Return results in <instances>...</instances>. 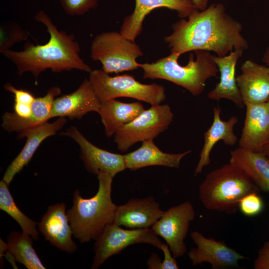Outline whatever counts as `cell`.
<instances>
[{
	"label": "cell",
	"instance_id": "4",
	"mask_svg": "<svg viewBox=\"0 0 269 269\" xmlns=\"http://www.w3.org/2000/svg\"><path fill=\"white\" fill-rule=\"evenodd\" d=\"M260 191L244 170L229 162L206 175L199 186L198 197L208 210L234 214L244 197Z\"/></svg>",
	"mask_w": 269,
	"mask_h": 269
},
{
	"label": "cell",
	"instance_id": "13",
	"mask_svg": "<svg viewBox=\"0 0 269 269\" xmlns=\"http://www.w3.org/2000/svg\"><path fill=\"white\" fill-rule=\"evenodd\" d=\"M158 7L175 10L182 18L188 17L197 10L191 0H135L134 11L124 18L120 33L126 38L135 42L142 30L145 17Z\"/></svg>",
	"mask_w": 269,
	"mask_h": 269
},
{
	"label": "cell",
	"instance_id": "28",
	"mask_svg": "<svg viewBox=\"0 0 269 269\" xmlns=\"http://www.w3.org/2000/svg\"><path fill=\"white\" fill-rule=\"evenodd\" d=\"M28 35L15 22L9 21L0 26V52L10 49L14 44L25 41Z\"/></svg>",
	"mask_w": 269,
	"mask_h": 269
},
{
	"label": "cell",
	"instance_id": "16",
	"mask_svg": "<svg viewBox=\"0 0 269 269\" xmlns=\"http://www.w3.org/2000/svg\"><path fill=\"white\" fill-rule=\"evenodd\" d=\"M164 212L151 196L132 198L126 203L117 206L113 223L129 229L150 228Z\"/></svg>",
	"mask_w": 269,
	"mask_h": 269
},
{
	"label": "cell",
	"instance_id": "14",
	"mask_svg": "<svg viewBox=\"0 0 269 269\" xmlns=\"http://www.w3.org/2000/svg\"><path fill=\"white\" fill-rule=\"evenodd\" d=\"M66 122L64 117H59L53 123L46 122L19 132L17 139L26 137V142L21 151L6 168L2 180L9 185L15 175L27 165L43 140L55 135L63 127Z\"/></svg>",
	"mask_w": 269,
	"mask_h": 269
},
{
	"label": "cell",
	"instance_id": "8",
	"mask_svg": "<svg viewBox=\"0 0 269 269\" xmlns=\"http://www.w3.org/2000/svg\"><path fill=\"white\" fill-rule=\"evenodd\" d=\"M151 106L114 134V142L120 151H128L137 142L153 139L171 124L174 114L169 105Z\"/></svg>",
	"mask_w": 269,
	"mask_h": 269
},
{
	"label": "cell",
	"instance_id": "32",
	"mask_svg": "<svg viewBox=\"0 0 269 269\" xmlns=\"http://www.w3.org/2000/svg\"><path fill=\"white\" fill-rule=\"evenodd\" d=\"M255 269H269V241L265 243L254 261Z\"/></svg>",
	"mask_w": 269,
	"mask_h": 269
},
{
	"label": "cell",
	"instance_id": "5",
	"mask_svg": "<svg viewBox=\"0 0 269 269\" xmlns=\"http://www.w3.org/2000/svg\"><path fill=\"white\" fill-rule=\"evenodd\" d=\"M195 52L196 60L193 54H190L185 66L178 62L180 55L171 53L155 62L139 64V67L143 71L144 79L165 80L184 88L193 96H198L204 91L207 80L217 77L219 70L209 51L200 50Z\"/></svg>",
	"mask_w": 269,
	"mask_h": 269
},
{
	"label": "cell",
	"instance_id": "19",
	"mask_svg": "<svg viewBox=\"0 0 269 269\" xmlns=\"http://www.w3.org/2000/svg\"><path fill=\"white\" fill-rule=\"evenodd\" d=\"M241 71L236 81L244 105L267 102L269 99V67L248 60L242 64Z\"/></svg>",
	"mask_w": 269,
	"mask_h": 269
},
{
	"label": "cell",
	"instance_id": "3",
	"mask_svg": "<svg viewBox=\"0 0 269 269\" xmlns=\"http://www.w3.org/2000/svg\"><path fill=\"white\" fill-rule=\"evenodd\" d=\"M96 194L90 198L81 196L79 190L73 194V205L67 214L73 236L81 244L94 240L108 224L114 222L117 205L111 197L113 177L100 172Z\"/></svg>",
	"mask_w": 269,
	"mask_h": 269
},
{
	"label": "cell",
	"instance_id": "2",
	"mask_svg": "<svg viewBox=\"0 0 269 269\" xmlns=\"http://www.w3.org/2000/svg\"><path fill=\"white\" fill-rule=\"evenodd\" d=\"M35 19L46 27L48 41L42 45L26 42L22 51L9 49L1 53L15 66L19 75L30 72L37 83L39 74L49 69L57 73L74 69L91 72V67L80 56V45L74 34L59 30L42 10Z\"/></svg>",
	"mask_w": 269,
	"mask_h": 269
},
{
	"label": "cell",
	"instance_id": "20",
	"mask_svg": "<svg viewBox=\"0 0 269 269\" xmlns=\"http://www.w3.org/2000/svg\"><path fill=\"white\" fill-rule=\"evenodd\" d=\"M243 51L236 49L231 51L229 55L222 57L213 55L214 61L220 73V80L216 87L208 93L209 99L216 101L225 99L232 102L239 108L244 107L235 76L236 64Z\"/></svg>",
	"mask_w": 269,
	"mask_h": 269
},
{
	"label": "cell",
	"instance_id": "38",
	"mask_svg": "<svg viewBox=\"0 0 269 269\" xmlns=\"http://www.w3.org/2000/svg\"><path fill=\"white\" fill-rule=\"evenodd\" d=\"M263 60L266 64L269 67V47L267 48L266 52L265 53Z\"/></svg>",
	"mask_w": 269,
	"mask_h": 269
},
{
	"label": "cell",
	"instance_id": "26",
	"mask_svg": "<svg viewBox=\"0 0 269 269\" xmlns=\"http://www.w3.org/2000/svg\"><path fill=\"white\" fill-rule=\"evenodd\" d=\"M32 237L22 231H12L7 237V251L16 262L28 269H45L33 247Z\"/></svg>",
	"mask_w": 269,
	"mask_h": 269
},
{
	"label": "cell",
	"instance_id": "33",
	"mask_svg": "<svg viewBox=\"0 0 269 269\" xmlns=\"http://www.w3.org/2000/svg\"><path fill=\"white\" fill-rule=\"evenodd\" d=\"M159 249L164 255L162 269H178L176 258L173 256L168 245L166 243H162Z\"/></svg>",
	"mask_w": 269,
	"mask_h": 269
},
{
	"label": "cell",
	"instance_id": "9",
	"mask_svg": "<svg viewBox=\"0 0 269 269\" xmlns=\"http://www.w3.org/2000/svg\"><path fill=\"white\" fill-rule=\"evenodd\" d=\"M150 228L124 229L112 223L107 225L95 239V256L91 269H98L110 257L128 247L147 244L160 249L162 242Z\"/></svg>",
	"mask_w": 269,
	"mask_h": 269
},
{
	"label": "cell",
	"instance_id": "7",
	"mask_svg": "<svg viewBox=\"0 0 269 269\" xmlns=\"http://www.w3.org/2000/svg\"><path fill=\"white\" fill-rule=\"evenodd\" d=\"M90 55L94 61H99L102 70L109 74L132 71L139 67L136 59L143 55L134 41L116 31L102 32L93 39Z\"/></svg>",
	"mask_w": 269,
	"mask_h": 269
},
{
	"label": "cell",
	"instance_id": "17",
	"mask_svg": "<svg viewBox=\"0 0 269 269\" xmlns=\"http://www.w3.org/2000/svg\"><path fill=\"white\" fill-rule=\"evenodd\" d=\"M101 102L88 79L73 92L56 98L51 109L50 119L67 117L80 119L90 112L98 113Z\"/></svg>",
	"mask_w": 269,
	"mask_h": 269
},
{
	"label": "cell",
	"instance_id": "15",
	"mask_svg": "<svg viewBox=\"0 0 269 269\" xmlns=\"http://www.w3.org/2000/svg\"><path fill=\"white\" fill-rule=\"evenodd\" d=\"M38 226L45 239L60 251L71 254L77 250V246L72 238L73 233L65 203L49 206Z\"/></svg>",
	"mask_w": 269,
	"mask_h": 269
},
{
	"label": "cell",
	"instance_id": "12",
	"mask_svg": "<svg viewBox=\"0 0 269 269\" xmlns=\"http://www.w3.org/2000/svg\"><path fill=\"white\" fill-rule=\"evenodd\" d=\"M72 138L80 148V157L88 172L98 175L100 172L112 177L126 169L124 155L113 153L99 148L90 142L74 126L61 133Z\"/></svg>",
	"mask_w": 269,
	"mask_h": 269
},
{
	"label": "cell",
	"instance_id": "6",
	"mask_svg": "<svg viewBox=\"0 0 269 269\" xmlns=\"http://www.w3.org/2000/svg\"><path fill=\"white\" fill-rule=\"evenodd\" d=\"M89 80L101 103L128 97L153 105L160 104L166 98L163 86L142 84L130 75L110 76L102 69H95L89 73Z\"/></svg>",
	"mask_w": 269,
	"mask_h": 269
},
{
	"label": "cell",
	"instance_id": "23",
	"mask_svg": "<svg viewBox=\"0 0 269 269\" xmlns=\"http://www.w3.org/2000/svg\"><path fill=\"white\" fill-rule=\"evenodd\" d=\"M142 142L138 149L124 155L126 169L135 171L151 166L178 168L181 159L191 152L188 150L180 153H165L154 144L153 139Z\"/></svg>",
	"mask_w": 269,
	"mask_h": 269
},
{
	"label": "cell",
	"instance_id": "34",
	"mask_svg": "<svg viewBox=\"0 0 269 269\" xmlns=\"http://www.w3.org/2000/svg\"><path fill=\"white\" fill-rule=\"evenodd\" d=\"M14 112L18 116L28 118L32 113L31 104L15 102L13 105Z\"/></svg>",
	"mask_w": 269,
	"mask_h": 269
},
{
	"label": "cell",
	"instance_id": "30",
	"mask_svg": "<svg viewBox=\"0 0 269 269\" xmlns=\"http://www.w3.org/2000/svg\"><path fill=\"white\" fill-rule=\"evenodd\" d=\"M264 204L258 193H252L244 197L240 201L239 209L246 216L253 217L259 214Z\"/></svg>",
	"mask_w": 269,
	"mask_h": 269
},
{
	"label": "cell",
	"instance_id": "27",
	"mask_svg": "<svg viewBox=\"0 0 269 269\" xmlns=\"http://www.w3.org/2000/svg\"><path fill=\"white\" fill-rule=\"evenodd\" d=\"M9 185L3 180L0 182V209L11 217L20 226L22 231L31 236L33 239H39L38 223L26 216L15 204L8 189Z\"/></svg>",
	"mask_w": 269,
	"mask_h": 269
},
{
	"label": "cell",
	"instance_id": "24",
	"mask_svg": "<svg viewBox=\"0 0 269 269\" xmlns=\"http://www.w3.org/2000/svg\"><path fill=\"white\" fill-rule=\"evenodd\" d=\"M144 110L140 102L127 103L113 99L101 103L98 113L101 116L106 135L110 137Z\"/></svg>",
	"mask_w": 269,
	"mask_h": 269
},
{
	"label": "cell",
	"instance_id": "10",
	"mask_svg": "<svg viewBox=\"0 0 269 269\" xmlns=\"http://www.w3.org/2000/svg\"><path fill=\"white\" fill-rule=\"evenodd\" d=\"M195 216L192 203L185 201L164 211L151 227L157 236L165 240L176 259L183 256L187 251L184 240Z\"/></svg>",
	"mask_w": 269,
	"mask_h": 269
},
{
	"label": "cell",
	"instance_id": "18",
	"mask_svg": "<svg viewBox=\"0 0 269 269\" xmlns=\"http://www.w3.org/2000/svg\"><path fill=\"white\" fill-rule=\"evenodd\" d=\"M244 125L239 140V147L261 152L269 140V105L267 102L247 103Z\"/></svg>",
	"mask_w": 269,
	"mask_h": 269
},
{
	"label": "cell",
	"instance_id": "37",
	"mask_svg": "<svg viewBox=\"0 0 269 269\" xmlns=\"http://www.w3.org/2000/svg\"><path fill=\"white\" fill-rule=\"evenodd\" d=\"M261 152L269 158V140L263 146Z\"/></svg>",
	"mask_w": 269,
	"mask_h": 269
},
{
	"label": "cell",
	"instance_id": "25",
	"mask_svg": "<svg viewBox=\"0 0 269 269\" xmlns=\"http://www.w3.org/2000/svg\"><path fill=\"white\" fill-rule=\"evenodd\" d=\"M230 162L244 170L261 190L269 193V158L264 153L239 147L230 151Z\"/></svg>",
	"mask_w": 269,
	"mask_h": 269
},
{
	"label": "cell",
	"instance_id": "29",
	"mask_svg": "<svg viewBox=\"0 0 269 269\" xmlns=\"http://www.w3.org/2000/svg\"><path fill=\"white\" fill-rule=\"evenodd\" d=\"M99 0H60L64 11L69 15H81L96 8Z\"/></svg>",
	"mask_w": 269,
	"mask_h": 269
},
{
	"label": "cell",
	"instance_id": "35",
	"mask_svg": "<svg viewBox=\"0 0 269 269\" xmlns=\"http://www.w3.org/2000/svg\"><path fill=\"white\" fill-rule=\"evenodd\" d=\"M148 269H162V261L159 257L155 253H152L146 263Z\"/></svg>",
	"mask_w": 269,
	"mask_h": 269
},
{
	"label": "cell",
	"instance_id": "21",
	"mask_svg": "<svg viewBox=\"0 0 269 269\" xmlns=\"http://www.w3.org/2000/svg\"><path fill=\"white\" fill-rule=\"evenodd\" d=\"M221 111L219 106L214 108L213 121L204 133V143L195 169V176L201 173L204 167L210 163V153L218 141L222 140L228 145H234L237 142L238 138L234 133V127L238 122V118L233 116L228 121H223L221 118Z\"/></svg>",
	"mask_w": 269,
	"mask_h": 269
},
{
	"label": "cell",
	"instance_id": "11",
	"mask_svg": "<svg viewBox=\"0 0 269 269\" xmlns=\"http://www.w3.org/2000/svg\"><path fill=\"white\" fill-rule=\"evenodd\" d=\"M190 237L196 246L188 252L193 266L207 263L213 269L234 268L239 261L247 259L224 242L206 238L199 231L192 232Z\"/></svg>",
	"mask_w": 269,
	"mask_h": 269
},
{
	"label": "cell",
	"instance_id": "36",
	"mask_svg": "<svg viewBox=\"0 0 269 269\" xmlns=\"http://www.w3.org/2000/svg\"><path fill=\"white\" fill-rule=\"evenodd\" d=\"M198 10H203L208 7L209 0H191Z\"/></svg>",
	"mask_w": 269,
	"mask_h": 269
},
{
	"label": "cell",
	"instance_id": "31",
	"mask_svg": "<svg viewBox=\"0 0 269 269\" xmlns=\"http://www.w3.org/2000/svg\"><path fill=\"white\" fill-rule=\"evenodd\" d=\"M3 87L5 90L13 94L15 102L31 105L35 98L29 92L17 89L9 83H6Z\"/></svg>",
	"mask_w": 269,
	"mask_h": 269
},
{
	"label": "cell",
	"instance_id": "22",
	"mask_svg": "<svg viewBox=\"0 0 269 269\" xmlns=\"http://www.w3.org/2000/svg\"><path fill=\"white\" fill-rule=\"evenodd\" d=\"M61 93L58 87H53L48 90L44 96L35 98L31 104L32 113L28 118L20 117L14 112H5L2 116L1 127L8 132H19L47 122L50 119L53 103Z\"/></svg>",
	"mask_w": 269,
	"mask_h": 269
},
{
	"label": "cell",
	"instance_id": "39",
	"mask_svg": "<svg viewBox=\"0 0 269 269\" xmlns=\"http://www.w3.org/2000/svg\"><path fill=\"white\" fill-rule=\"evenodd\" d=\"M268 103L269 105V100H268Z\"/></svg>",
	"mask_w": 269,
	"mask_h": 269
},
{
	"label": "cell",
	"instance_id": "40",
	"mask_svg": "<svg viewBox=\"0 0 269 269\" xmlns=\"http://www.w3.org/2000/svg\"></svg>",
	"mask_w": 269,
	"mask_h": 269
},
{
	"label": "cell",
	"instance_id": "1",
	"mask_svg": "<svg viewBox=\"0 0 269 269\" xmlns=\"http://www.w3.org/2000/svg\"><path fill=\"white\" fill-rule=\"evenodd\" d=\"M175 23L172 33L164 38L171 53L181 55L196 50L213 51L226 56L233 50H245L248 42L242 34L243 26L226 12L224 5L214 3L195 10Z\"/></svg>",
	"mask_w": 269,
	"mask_h": 269
}]
</instances>
